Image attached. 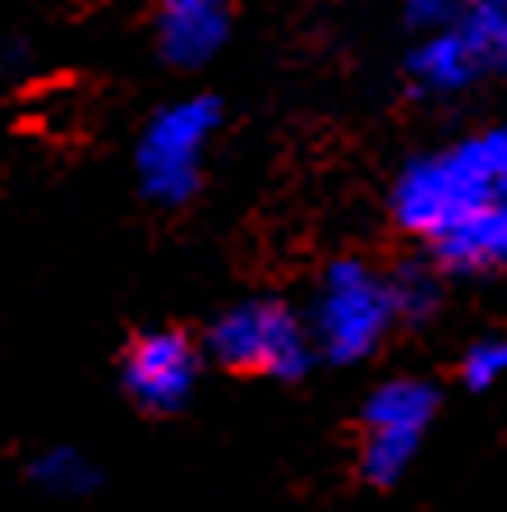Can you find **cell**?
<instances>
[{
  "mask_svg": "<svg viewBox=\"0 0 507 512\" xmlns=\"http://www.w3.org/2000/svg\"><path fill=\"white\" fill-rule=\"evenodd\" d=\"M392 319H397L392 286L374 268H365L360 259H337L323 273L319 305H314V333L337 365L365 360L388 337Z\"/></svg>",
  "mask_w": 507,
  "mask_h": 512,
  "instance_id": "cell-1",
  "label": "cell"
},
{
  "mask_svg": "<svg viewBox=\"0 0 507 512\" xmlns=\"http://www.w3.org/2000/svg\"><path fill=\"white\" fill-rule=\"evenodd\" d=\"M222 125V107L213 97H185L157 111L139 139V185L157 203H185L199 190L203 148Z\"/></svg>",
  "mask_w": 507,
  "mask_h": 512,
  "instance_id": "cell-2",
  "label": "cell"
},
{
  "mask_svg": "<svg viewBox=\"0 0 507 512\" xmlns=\"http://www.w3.org/2000/svg\"><path fill=\"white\" fill-rule=\"evenodd\" d=\"M484 199H494V185L484 176L471 139L438 157H425V162H411L392 190L397 222L415 236H438L448 222L480 208Z\"/></svg>",
  "mask_w": 507,
  "mask_h": 512,
  "instance_id": "cell-3",
  "label": "cell"
},
{
  "mask_svg": "<svg viewBox=\"0 0 507 512\" xmlns=\"http://www.w3.org/2000/svg\"><path fill=\"white\" fill-rule=\"evenodd\" d=\"M213 356L231 370L272 374V379H300L309 370V337L282 300H245L213 323Z\"/></svg>",
  "mask_w": 507,
  "mask_h": 512,
  "instance_id": "cell-4",
  "label": "cell"
},
{
  "mask_svg": "<svg viewBox=\"0 0 507 512\" xmlns=\"http://www.w3.org/2000/svg\"><path fill=\"white\" fill-rule=\"evenodd\" d=\"M194 379H199V351L185 333H171V328L143 333L125 356V388L143 411L185 406V397L194 393Z\"/></svg>",
  "mask_w": 507,
  "mask_h": 512,
  "instance_id": "cell-5",
  "label": "cell"
},
{
  "mask_svg": "<svg viewBox=\"0 0 507 512\" xmlns=\"http://www.w3.org/2000/svg\"><path fill=\"white\" fill-rule=\"evenodd\" d=\"M434 254L452 273H489V268H507V199L494 194L480 208L461 213L457 222L438 231Z\"/></svg>",
  "mask_w": 507,
  "mask_h": 512,
  "instance_id": "cell-6",
  "label": "cell"
},
{
  "mask_svg": "<svg viewBox=\"0 0 507 512\" xmlns=\"http://www.w3.org/2000/svg\"><path fill=\"white\" fill-rule=\"evenodd\" d=\"M162 51L171 65H203L226 42V0H162Z\"/></svg>",
  "mask_w": 507,
  "mask_h": 512,
  "instance_id": "cell-7",
  "label": "cell"
},
{
  "mask_svg": "<svg viewBox=\"0 0 507 512\" xmlns=\"http://www.w3.org/2000/svg\"><path fill=\"white\" fill-rule=\"evenodd\" d=\"M411 74L425 93H457V88H466L480 74V65L466 51L457 28H434L425 37V47L411 56Z\"/></svg>",
  "mask_w": 507,
  "mask_h": 512,
  "instance_id": "cell-8",
  "label": "cell"
},
{
  "mask_svg": "<svg viewBox=\"0 0 507 512\" xmlns=\"http://www.w3.org/2000/svg\"><path fill=\"white\" fill-rule=\"evenodd\" d=\"M434 388L415 379H392L383 383L374 397L365 402V429H397V434H425V425L434 420Z\"/></svg>",
  "mask_w": 507,
  "mask_h": 512,
  "instance_id": "cell-9",
  "label": "cell"
},
{
  "mask_svg": "<svg viewBox=\"0 0 507 512\" xmlns=\"http://www.w3.org/2000/svg\"><path fill=\"white\" fill-rule=\"evenodd\" d=\"M480 74H507V0H466L452 24Z\"/></svg>",
  "mask_w": 507,
  "mask_h": 512,
  "instance_id": "cell-10",
  "label": "cell"
},
{
  "mask_svg": "<svg viewBox=\"0 0 507 512\" xmlns=\"http://www.w3.org/2000/svg\"><path fill=\"white\" fill-rule=\"evenodd\" d=\"M33 480L56 499H79V494L97 489V466L74 448H51L33 462Z\"/></svg>",
  "mask_w": 507,
  "mask_h": 512,
  "instance_id": "cell-11",
  "label": "cell"
},
{
  "mask_svg": "<svg viewBox=\"0 0 507 512\" xmlns=\"http://www.w3.org/2000/svg\"><path fill=\"white\" fill-rule=\"evenodd\" d=\"M415 448H420V434H397V429H369L365 443V476L374 485H392V480L411 466Z\"/></svg>",
  "mask_w": 507,
  "mask_h": 512,
  "instance_id": "cell-12",
  "label": "cell"
},
{
  "mask_svg": "<svg viewBox=\"0 0 507 512\" xmlns=\"http://www.w3.org/2000/svg\"><path fill=\"white\" fill-rule=\"evenodd\" d=\"M461 374L471 388H489L507 374V337H480L461 360Z\"/></svg>",
  "mask_w": 507,
  "mask_h": 512,
  "instance_id": "cell-13",
  "label": "cell"
},
{
  "mask_svg": "<svg viewBox=\"0 0 507 512\" xmlns=\"http://www.w3.org/2000/svg\"><path fill=\"white\" fill-rule=\"evenodd\" d=\"M392 286V305H397V314H411V319H425L429 310L438 305V286L429 273H420V268H401L397 282Z\"/></svg>",
  "mask_w": 507,
  "mask_h": 512,
  "instance_id": "cell-14",
  "label": "cell"
},
{
  "mask_svg": "<svg viewBox=\"0 0 507 512\" xmlns=\"http://www.w3.org/2000/svg\"><path fill=\"white\" fill-rule=\"evenodd\" d=\"M471 143H475V157H480L484 176H489V185H494V194L507 199V130H489Z\"/></svg>",
  "mask_w": 507,
  "mask_h": 512,
  "instance_id": "cell-15",
  "label": "cell"
},
{
  "mask_svg": "<svg viewBox=\"0 0 507 512\" xmlns=\"http://www.w3.org/2000/svg\"><path fill=\"white\" fill-rule=\"evenodd\" d=\"M461 5L466 0H406V14H411L415 28H452L461 19Z\"/></svg>",
  "mask_w": 507,
  "mask_h": 512,
  "instance_id": "cell-16",
  "label": "cell"
}]
</instances>
